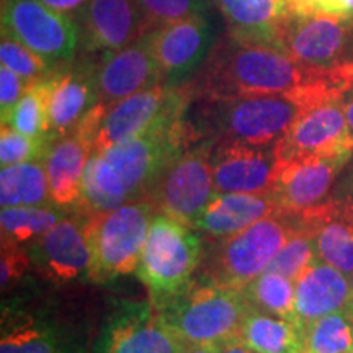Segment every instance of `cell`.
I'll return each mask as SVG.
<instances>
[{
	"label": "cell",
	"mask_w": 353,
	"mask_h": 353,
	"mask_svg": "<svg viewBox=\"0 0 353 353\" xmlns=\"http://www.w3.org/2000/svg\"><path fill=\"white\" fill-rule=\"evenodd\" d=\"M216 41V25L210 12L154 30V51L162 82L169 87L187 83L206 63Z\"/></svg>",
	"instance_id": "obj_15"
},
{
	"label": "cell",
	"mask_w": 353,
	"mask_h": 353,
	"mask_svg": "<svg viewBox=\"0 0 353 353\" xmlns=\"http://www.w3.org/2000/svg\"><path fill=\"white\" fill-rule=\"evenodd\" d=\"M50 141L76 131L100 103L97 87V59L83 54L76 63L56 69L48 77Z\"/></svg>",
	"instance_id": "obj_17"
},
{
	"label": "cell",
	"mask_w": 353,
	"mask_h": 353,
	"mask_svg": "<svg viewBox=\"0 0 353 353\" xmlns=\"http://www.w3.org/2000/svg\"><path fill=\"white\" fill-rule=\"evenodd\" d=\"M218 347L219 353H255L254 350H250L241 339H231V341L221 343Z\"/></svg>",
	"instance_id": "obj_41"
},
{
	"label": "cell",
	"mask_w": 353,
	"mask_h": 353,
	"mask_svg": "<svg viewBox=\"0 0 353 353\" xmlns=\"http://www.w3.org/2000/svg\"><path fill=\"white\" fill-rule=\"evenodd\" d=\"M90 156V141L77 130L48 143L43 162L50 182L51 201L57 208H77Z\"/></svg>",
	"instance_id": "obj_22"
},
{
	"label": "cell",
	"mask_w": 353,
	"mask_h": 353,
	"mask_svg": "<svg viewBox=\"0 0 353 353\" xmlns=\"http://www.w3.org/2000/svg\"><path fill=\"white\" fill-rule=\"evenodd\" d=\"M343 200H345L348 205L352 206L353 208V175H352V179H350V183H348V188H347V196L343 198Z\"/></svg>",
	"instance_id": "obj_44"
},
{
	"label": "cell",
	"mask_w": 353,
	"mask_h": 353,
	"mask_svg": "<svg viewBox=\"0 0 353 353\" xmlns=\"http://www.w3.org/2000/svg\"><path fill=\"white\" fill-rule=\"evenodd\" d=\"M352 156L306 157L280 162L272 193L280 210L301 214L330 200L334 182Z\"/></svg>",
	"instance_id": "obj_20"
},
{
	"label": "cell",
	"mask_w": 353,
	"mask_h": 353,
	"mask_svg": "<svg viewBox=\"0 0 353 353\" xmlns=\"http://www.w3.org/2000/svg\"><path fill=\"white\" fill-rule=\"evenodd\" d=\"M342 97H330L306 110L275 144L278 161L352 156L353 139Z\"/></svg>",
	"instance_id": "obj_13"
},
{
	"label": "cell",
	"mask_w": 353,
	"mask_h": 353,
	"mask_svg": "<svg viewBox=\"0 0 353 353\" xmlns=\"http://www.w3.org/2000/svg\"><path fill=\"white\" fill-rule=\"evenodd\" d=\"M190 100L180 87L165 83L145 88L117 103L101 105L87 114L77 131L90 141L92 152L134 139L188 110Z\"/></svg>",
	"instance_id": "obj_7"
},
{
	"label": "cell",
	"mask_w": 353,
	"mask_h": 353,
	"mask_svg": "<svg viewBox=\"0 0 353 353\" xmlns=\"http://www.w3.org/2000/svg\"><path fill=\"white\" fill-rule=\"evenodd\" d=\"M161 83L164 82L154 51V30L121 50L97 59V87L101 105L117 103Z\"/></svg>",
	"instance_id": "obj_18"
},
{
	"label": "cell",
	"mask_w": 353,
	"mask_h": 353,
	"mask_svg": "<svg viewBox=\"0 0 353 353\" xmlns=\"http://www.w3.org/2000/svg\"><path fill=\"white\" fill-rule=\"evenodd\" d=\"M2 33L10 34L59 69L70 64L79 48L74 17L51 8L41 0H2Z\"/></svg>",
	"instance_id": "obj_11"
},
{
	"label": "cell",
	"mask_w": 353,
	"mask_h": 353,
	"mask_svg": "<svg viewBox=\"0 0 353 353\" xmlns=\"http://www.w3.org/2000/svg\"><path fill=\"white\" fill-rule=\"evenodd\" d=\"M342 100H343V110H345L348 131H350V136L353 139V87L343 94Z\"/></svg>",
	"instance_id": "obj_42"
},
{
	"label": "cell",
	"mask_w": 353,
	"mask_h": 353,
	"mask_svg": "<svg viewBox=\"0 0 353 353\" xmlns=\"http://www.w3.org/2000/svg\"><path fill=\"white\" fill-rule=\"evenodd\" d=\"M74 19L83 54H107L148 33L138 0H87Z\"/></svg>",
	"instance_id": "obj_19"
},
{
	"label": "cell",
	"mask_w": 353,
	"mask_h": 353,
	"mask_svg": "<svg viewBox=\"0 0 353 353\" xmlns=\"http://www.w3.org/2000/svg\"><path fill=\"white\" fill-rule=\"evenodd\" d=\"M276 46L311 69H341L353 63V17L288 8Z\"/></svg>",
	"instance_id": "obj_9"
},
{
	"label": "cell",
	"mask_w": 353,
	"mask_h": 353,
	"mask_svg": "<svg viewBox=\"0 0 353 353\" xmlns=\"http://www.w3.org/2000/svg\"><path fill=\"white\" fill-rule=\"evenodd\" d=\"M228 33L249 41L276 44L278 30L288 12L286 0H214Z\"/></svg>",
	"instance_id": "obj_26"
},
{
	"label": "cell",
	"mask_w": 353,
	"mask_h": 353,
	"mask_svg": "<svg viewBox=\"0 0 353 353\" xmlns=\"http://www.w3.org/2000/svg\"><path fill=\"white\" fill-rule=\"evenodd\" d=\"M185 353H219L218 345H188Z\"/></svg>",
	"instance_id": "obj_43"
},
{
	"label": "cell",
	"mask_w": 353,
	"mask_h": 353,
	"mask_svg": "<svg viewBox=\"0 0 353 353\" xmlns=\"http://www.w3.org/2000/svg\"><path fill=\"white\" fill-rule=\"evenodd\" d=\"M299 228V214L278 211L234 236L219 239L203 262L200 276L223 288L242 291L267 270Z\"/></svg>",
	"instance_id": "obj_5"
},
{
	"label": "cell",
	"mask_w": 353,
	"mask_h": 353,
	"mask_svg": "<svg viewBox=\"0 0 353 353\" xmlns=\"http://www.w3.org/2000/svg\"><path fill=\"white\" fill-rule=\"evenodd\" d=\"M241 341L255 353H303L304 327L296 321L252 309L242 325Z\"/></svg>",
	"instance_id": "obj_27"
},
{
	"label": "cell",
	"mask_w": 353,
	"mask_h": 353,
	"mask_svg": "<svg viewBox=\"0 0 353 353\" xmlns=\"http://www.w3.org/2000/svg\"><path fill=\"white\" fill-rule=\"evenodd\" d=\"M25 249L32 267L51 283L64 285L77 278H90V216L82 210L69 211L56 226L26 244Z\"/></svg>",
	"instance_id": "obj_12"
},
{
	"label": "cell",
	"mask_w": 353,
	"mask_h": 353,
	"mask_svg": "<svg viewBox=\"0 0 353 353\" xmlns=\"http://www.w3.org/2000/svg\"><path fill=\"white\" fill-rule=\"evenodd\" d=\"M314 259H317L314 232L301 219V228L291 236V239L283 245V249L276 254V257L272 260L267 270L281 273V275L294 281Z\"/></svg>",
	"instance_id": "obj_33"
},
{
	"label": "cell",
	"mask_w": 353,
	"mask_h": 353,
	"mask_svg": "<svg viewBox=\"0 0 353 353\" xmlns=\"http://www.w3.org/2000/svg\"><path fill=\"white\" fill-rule=\"evenodd\" d=\"M187 345H221L241 339L252 304L242 291L193 278L175 296L154 304Z\"/></svg>",
	"instance_id": "obj_4"
},
{
	"label": "cell",
	"mask_w": 353,
	"mask_h": 353,
	"mask_svg": "<svg viewBox=\"0 0 353 353\" xmlns=\"http://www.w3.org/2000/svg\"><path fill=\"white\" fill-rule=\"evenodd\" d=\"M28 267H32V260H30V255L23 245L2 242V254H0L2 276H0V283H2L3 291L19 283L20 278L28 270Z\"/></svg>",
	"instance_id": "obj_37"
},
{
	"label": "cell",
	"mask_w": 353,
	"mask_h": 353,
	"mask_svg": "<svg viewBox=\"0 0 353 353\" xmlns=\"http://www.w3.org/2000/svg\"><path fill=\"white\" fill-rule=\"evenodd\" d=\"M350 281H352V299H350V309H352V312H353V275L350 276Z\"/></svg>",
	"instance_id": "obj_46"
},
{
	"label": "cell",
	"mask_w": 353,
	"mask_h": 353,
	"mask_svg": "<svg viewBox=\"0 0 353 353\" xmlns=\"http://www.w3.org/2000/svg\"><path fill=\"white\" fill-rule=\"evenodd\" d=\"M0 205L2 208L52 205L50 182H48L43 159L2 167Z\"/></svg>",
	"instance_id": "obj_28"
},
{
	"label": "cell",
	"mask_w": 353,
	"mask_h": 353,
	"mask_svg": "<svg viewBox=\"0 0 353 353\" xmlns=\"http://www.w3.org/2000/svg\"><path fill=\"white\" fill-rule=\"evenodd\" d=\"M280 210L272 192L265 193H218L198 218L193 229L211 237L226 239L252 226L257 221L275 214Z\"/></svg>",
	"instance_id": "obj_24"
},
{
	"label": "cell",
	"mask_w": 353,
	"mask_h": 353,
	"mask_svg": "<svg viewBox=\"0 0 353 353\" xmlns=\"http://www.w3.org/2000/svg\"><path fill=\"white\" fill-rule=\"evenodd\" d=\"M30 85L32 83L26 82L23 77L13 72L7 65L0 68V114H2V121L7 120V117L15 108V105L19 103Z\"/></svg>",
	"instance_id": "obj_38"
},
{
	"label": "cell",
	"mask_w": 353,
	"mask_h": 353,
	"mask_svg": "<svg viewBox=\"0 0 353 353\" xmlns=\"http://www.w3.org/2000/svg\"><path fill=\"white\" fill-rule=\"evenodd\" d=\"M254 309L296 321L294 281L276 272L265 270L242 290Z\"/></svg>",
	"instance_id": "obj_30"
},
{
	"label": "cell",
	"mask_w": 353,
	"mask_h": 353,
	"mask_svg": "<svg viewBox=\"0 0 353 353\" xmlns=\"http://www.w3.org/2000/svg\"><path fill=\"white\" fill-rule=\"evenodd\" d=\"M138 6L148 32L210 12V0H138Z\"/></svg>",
	"instance_id": "obj_35"
},
{
	"label": "cell",
	"mask_w": 353,
	"mask_h": 353,
	"mask_svg": "<svg viewBox=\"0 0 353 353\" xmlns=\"http://www.w3.org/2000/svg\"><path fill=\"white\" fill-rule=\"evenodd\" d=\"M294 293L296 319L306 327L319 317L350 307L352 281L341 270L317 257L294 280Z\"/></svg>",
	"instance_id": "obj_21"
},
{
	"label": "cell",
	"mask_w": 353,
	"mask_h": 353,
	"mask_svg": "<svg viewBox=\"0 0 353 353\" xmlns=\"http://www.w3.org/2000/svg\"><path fill=\"white\" fill-rule=\"evenodd\" d=\"M48 79L28 87L15 108L2 125L12 126L21 134L50 143V113H48Z\"/></svg>",
	"instance_id": "obj_32"
},
{
	"label": "cell",
	"mask_w": 353,
	"mask_h": 353,
	"mask_svg": "<svg viewBox=\"0 0 353 353\" xmlns=\"http://www.w3.org/2000/svg\"><path fill=\"white\" fill-rule=\"evenodd\" d=\"M303 353H353L352 309H342L309 322L304 327Z\"/></svg>",
	"instance_id": "obj_31"
},
{
	"label": "cell",
	"mask_w": 353,
	"mask_h": 353,
	"mask_svg": "<svg viewBox=\"0 0 353 353\" xmlns=\"http://www.w3.org/2000/svg\"><path fill=\"white\" fill-rule=\"evenodd\" d=\"M46 148V141L30 138L13 130L12 126L2 125V130H0V164L2 167L43 159Z\"/></svg>",
	"instance_id": "obj_36"
},
{
	"label": "cell",
	"mask_w": 353,
	"mask_h": 353,
	"mask_svg": "<svg viewBox=\"0 0 353 353\" xmlns=\"http://www.w3.org/2000/svg\"><path fill=\"white\" fill-rule=\"evenodd\" d=\"M286 2H288V0H286Z\"/></svg>",
	"instance_id": "obj_47"
},
{
	"label": "cell",
	"mask_w": 353,
	"mask_h": 353,
	"mask_svg": "<svg viewBox=\"0 0 353 353\" xmlns=\"http://www.w3.org/2000/svg\"><path fill=\"white\" fill-rule=\"evenodd\" d=\"M203 244L195 229L182 221L157 213L154 216L136 276L159 304L183 290L200 267Z\"/></svg>",
	"instance_id": "obj_6"
},
{
	"label": "cell",
	"mask_w": 353,
	"mask_h": 353,
	"mask_svg": "<svg viewBox=\"0 0 353 353\" xmlns=\"http://www.w3.org/2000/svg\"><path fill=\"white\" fill-rule=\"evenodd\" d=\"M69 210L46 206H7L0 213V231L2 242L17 245H26L52 226H56Z\"/></svg>",
	"instance_id": "obj_29"
},
{
	"label": "cell",
	"mask_w": 353,
	"mask_h": 353,
	"mask_svg": "<svg viewBox=\"0 0 353 353\" xmlns=\"http://www.w3.org/2000/svg\"><path fill=\"white\" fill-rule=\"evenodd\" d=\"M288 6L290 8H296V10H321L345 15L342 0H288Z\"/></svg>",
	"instance_id": "obj_39"
},
{
	"label": "cell",
	"mask_w": 353,
	"mask_h": 353,
	"mask_svg": "<svg viewBox=\"0 0 353 353\" xmlns=\"http://www.w3.org/2000/svg\"><path fill=\"white\" fill-rule=\"evenodd\" d=\"M187 348L151 301L123 303L97 341V353H185Z\"/></svg>",
	"instance_id": "obj_14"
},
{
	"label": "cell",
	"mask_w": 353,
	"mask_h": 353,
	"mask_svg": "<svg viewBox=\"0 0 353 353\" xmlns=\"http://www.w3.org/2000/svg\"><path fill=\"white\" fill-rule=\"evenodd\" d=\"M343 94L345 90L339 87L317 85L286 94L200 100L195 118L187 114V123L195 143L232 139L254 145H275L306 110Z\"/></svg>",
	"instance_id": "obj_3"
},
{
	"label": "cell",
	"mask_w": 353,
	"mask_h": 353,
	"mask_svg": "<svg viewBox=\"0 0 353 353\" xmlns=\"http://www.w3.org/2000/svg\"><path fill=\"white\" fill-rule=\"evenodd\" d=\"M211 149L213 139H200L165 165L148 196L157 213L195 226L216 195Z\"/></svg>",
	"instance_id": "obj_10"
},
{
	"label": "cell",
	"mask_w": 353,
	"mask_h": 353,
	"mask_svg": "<svg viewBox=\"0 0 353 353\" xmlns=\"http://www.w3.org/2000/svg\"><path fill=\"white\" fill-rule=\"evenodd\" d=\"M317 85L350 90L352 64L335 70L311 69L276 44L249 41L228 33L216 41L203 68L180 88L190 101H200L286 94Z\"/></svg>",
	"instance_id": "obj_1"
},
{
	"label": "cell",
	"mask_w": 353,
	"mask_h": 353,
	"mask_svg": "<svg viewBox=\"0 0 353 353\" xmlns=\"http://www.w3.org/2000/svg\"><path fill=\"white\" fill-rule=\"evenodd\" d=\"M156 206L149 200L130 201L118 208L90 216V280L108 283L136 272Z\"/></svg>",
	"instance_id": "obj_8"
},
{
	"label": "cell",
	"mask_w": 353,
	"mask_h": 353,
	"mask_svg": "<svg viewBox=\"0 0 353 353\" xmlns=\"http://www.w3.org/2000/svg\"><path fill=\"white\" fill-rule=\"evenodd\" d=\"M301 219L314 232L317 257L341 270L353 275V208L345 200L325 201L301 213Z\"/></svg>",
	"instance_id": "obj_25"
},
{
	"label": "cell",
	"mask_w": 353,
	"mask_h": 353,
	"mask_svg": "<svg viewBox=\"0 0 353 353\" xmlns=\"http://www.w3.org/2000/svg\"><path fill=\"white\" fill-rule=\"evenodd\" d=\"M193 143L185 112L138 138L92 152L77 210L101 213L148 200L165 165Z\"/></svg>",
	"instance_id": "obj_2"
},
{
	"label": "cell",
	"mask_w": 353,
	"mask_h": 353,
	"mask_svg": "<svg viewBox=\"0 0 353 353\" xmlns=\"http://www.w3.org/2000/svg\"><path fill=\"white\" fill-rule=\"evenodd\" d=\"M343 6V13L347 17H353V0H342Z\"/></svg>",
	"instance_id": "obj_45"
},
{
	"label": "cell",
	"mask_w": 353,
	"mask_h": 353,
	"mask_svg": "<svg viewBox=\"0 0 353 353\" xmlns=\"http://www.w3.org/2000/svg\"><path fill=\"white\" fill-rule=\"evenodd\" d=\"M211 169L218 193L272 192L278 170L275 145L213 139Z\"/></svg>",
	"instance_id": "obj_16"
},
{
	"label": "cell",
	"mask_w": 353,
	"mask_h": 353,
	"mask_svg": "<svg viewBox=\"0 0 353 353\" xmlns=\"http://www.w3.org/2000/svg\"><path fill=\"white\" fill-rule=\"evenodd\" d=\"M0 353H87L50 317L3 306Z\"/></svg>",
	"instance_id": "obj_23"
},
{
	"label": "cell",
	"mask_w": 353,
	"mask_h": 353,
	"mask_svg": "<svg viewBox=\"0 0 353 353\" xmlns=\"http://www.w3.org/2000/svg\"><path fill=\"white\" fill-rule=\"evenodd\" d=\"M0 61L2 65H7L30 83L44 81L56 70L41 56L6 33H2V41H0Z\"/></svg>",
	"instance_id": "obj_34"
},
{
	"label": "cell",
	"mask_w": 353,
	"mask_h": 353,
	"mask_svg": "<svg viewBox=\"0 0 353 353\" xmlns=\"http://www.w3.org/2000/svg\"><path fill=\"white\" fill-rule=\"evenodd\" d=\"M352 64H353V63H352Z\"/></svg>",
	"instance_id": "obj_48"
},
{
	"label": "cell",
	"mask_w": 353,
	"mask_h": 353,
	"mask_svg": "<svg viewBox=\"0 0 353 353\" xmlns=\"http://www.w3.org/2000/svg\"><path fill=\"white\" fill-rule=\"evenodd\" d=\"M41 2L50 6L51 8H54L57 12L65 13V15L70 17H76L77 12L81 10L87 0H41Z\"/></svg>",
	"instance_id": "obj_40"
}]
</instances>
